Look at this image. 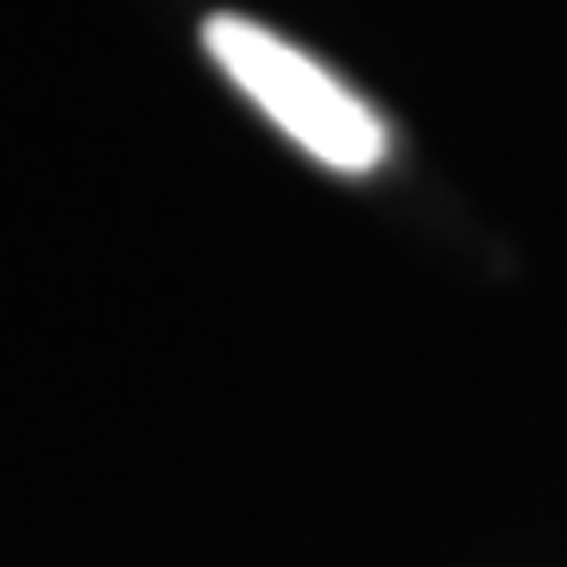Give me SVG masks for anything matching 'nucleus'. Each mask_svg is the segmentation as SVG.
<instances>
[{"label": "nucleus", "mask_w": 567, "mask_h": 567, "mask_svg": "<svg viewBox=\"0 0 567 567\" xmlns=\"http://www.w3.org/2000/svg\"><path fill=\"white\" fill-rule=\"evenodd\" d=\"M203 44L221 63V76L316 164L347 171V177H365L385 164V121L347 82L328 76L309 51L284 44L278 32H265L259 20H240V13H215L203 25Z\"/></svg>", "instance_id": "f257e3e1"}]
</instances>
